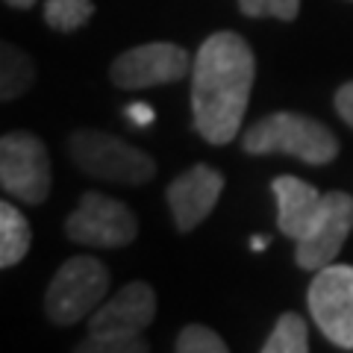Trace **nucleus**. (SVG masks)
<instances>
[{
    "label": "nucleus",
    "mask_w": 353,
    "mask_h": 353,
    "mask_svg": "<svg viewBox=\"0 0 353 353\" xmlns=\"http://www.w3.org/2000/svg\"><path fill=\"white\" fill-rule=\"evenodd\" d=\"M0 97L9 103L15 101V97H21L30 88V83L36 80V65H32V59L27 57L21 48H15V44L3 41V48H0Z\"/></svg>",
    "instance_id": "nucleus-14"
},
{
    "label": "nucleus",
    "mask_w": 353,
    "mask_h": 353,
    "mask_svg": "<svg viewBox=\"0 0 353 353\" xmlns=\"http://www.w3.org/2000/svg\"><path fill=\"white\" fill-rule=\"evenodd\" d=\"M265 245H268V239H265V236H256V239H253V250H265Z\"/></svg>",
    "instance_id": "nucleus-22"
},
{
    "label": "nucleus",
    "mask_w": 353,
    "mask_h": 353,
    "mask_svg": "<svg viewBox=\"0 0 353 353\" xmlns=\"http://www.w3.org/2000/svg\"><path fill=\"white\" fill-rule=\"evenodd\" d=\"M241 150L250 157L285 153L306 165H327L339 157L336 132L301 112H271L250 124L241 136Z\"/></svg>",
    "instance_id": "nucleus-3"
},
{
    "label": "nucleus",
    "mask_w": 353,
    "mask_h": 353,
    "mask_svg": "<svg viewBox=\"0 0 353 353\" xmlns=\"http://www.w3.org/2000/svg\"><path fill=\"white\" fill-rule=\"evenodd\" d=\"M109 271L97 256H71L53 274L44 292V315L59 327H71L94 312L106 301Z\"/></svg>",
    "instance_id": "nucleus-5"
},
{
    "label": "nucleus",
    "mask_w": 353,
    "mask_h": 353,
    "mask_svg": "<svg viewBox=\"0 0 353 353\" xmlns=\"http://www.w3.org/2000/svg\"><path fill=\"white\" fill-rule=\"evenodd\" d=\"M353 227V197L345 192L321 194L318 212L309 221L303 236L294 241V262L303 271H318L336 262L341 245L347 241Z\"/></svg>",
    "instance_id": "nucleus-10"
},
{
    "label": "nucleus",
    "mask_w": 353,
    "mask_h": 353,
    "mask_svg": "<svg viewBox=\"0 0 353 353\" xmlns=\"http://www.w3.org/2000/svg\"><path fill=\"white\" fill-rule=\"evenodd\" d=\"M174 350L180 353H227V341L221 339L215 330L203 324H189L180 330V336L174 341Z\"/></svg>",
    "instance_id": "nucleus-17"
},
{
    "label": "nucleus",
    "mask_w": 353,
    "mask_h": 353,
    "mask_svg": "<svg viewBox=\"0 0 353 353\" xmlns=\"http://www.w3.org/2000/svg\"><path fill=\"white\" fill-rule=\"evenodd\" d=\"M309 315L341 350H353V265L330 262L309 283Z\"/></svg>",
    "instance_id": "nucleus-7"
},
{
    "label": "nucleus",
    "mask_w": 353,
    "mask_h": 353,
    "mask_svg": "<svg viewBox=\"0 0 353 353\" xmlns=\"http://www.w3.org/2000/svg\"><path fill=\"white\" fill-rule=\"evenodd\" d=\"M65 236L85 248H124L139 236L132 209L101 192H85L65 218Z\"/></svg>",
    "instance_id": "nucleus-8"
},
{
    "label": "nucleus",
    "mask_w": 353,
    "mask_h": 353,
    "mask_svg": "<svg viewBox=\"0 0 353 353\" xmlns=\"http://www.w3.org/2000/svg\"><path fill=\"white\" fill-rule=\"evenodd\" d=\"M256 59L250 44L233 30L212 32L192 65L194 130L209 145H230L245 121Z\"/></svg>",
    "instance_id": "nucleus-1"
},
{
    "label": "nucleus",
    "mask_w": 353,
    "mask_h": 353,
    "mask_svg": "<svg viewBox=\"0 0 353 353\" xmlns=\"http://www.w3.org/2000/svg\"><path fill=\"white\" fill-rule=\"evenodd\" d=\"M194 59L189 50L171 41H150L139 48L124 50L109 68V80L118 88L136 92V88H153L180 83L185 74H192Z\"/></svg>",
    "instance_id": "nucleus-9"
},
{
    "label": "nucleus",
    "mask_w": 353,
    "mask_h": 353,
    "mask_svg": "<svg viewBox=\"0 0 353 353\" xmlns=\"http://www.w3.org/2000/svg\"><path fill=\"white\" fill-rule=\"evenodd\" d=\"M157 318V292L148 283H130L88 318V336L77 345L80 353H145V330Z\"/></svg>",
    "instance_id": "nucleus-2"
},
{
    "label": "nucleus",
    "mask_w": 353,
    "mask_h": 353,
    "mask_svg": "<svg viewBox=\"0 0 353 353\" xmlns=\"http://www.w3.org/2000/svg\"><path fill=\"white\" fill-rule=\"evenodd\" d=\"M221 192H224V174L212 165H192L189 171L174 176L168 192V209L180 233H192L197 224H203L215 209Z\"/></svg>",
    "instance_id": "nucleus-11"
},
{
    "label": "nucleus",
    "mask_w": 353,
    "mask_h": 353,
    "mask_svg": "<svg viewBox=\"0 0 353 353\" xmlns=\"http://www.w3.org/2000/svg\"><path fill=\"white\" fill-rule=\"evenodd\" d=\"M241 15L248 18H280L294 21L301 12V0H239Z\"/></svg>",
    "instance_id": "nucleus-18"
},
{
    "label": "nucleus",
    "mask_w": 353,
    "mask_h": 353,
    "mask_svg": "<svg viewBox=\"0 0 353 353\" xmlns=\"http://www.w3.org/2000/svg\"><path fill=\"white\" fill-rule=\"evenodd\" d=\"M309 350V327L297 312H283L274 324L262 353H306Z\"/></svg>",
    "instance_id": "nucleus-15"
},
{
    "label": "nucleus",
    "mask_w": 353,
    "mask_h": 353,
    "mask_svg": "<svg viewBox=\"0 0 353 353\" xmlns=\"http://www.w3.org/2000/svg\"><path fill=\"white\" fill-rule=\"evenodd\" d=\"M6 6H12V9H32L36 6V0H3Z\"/></svg>",
    "instance_id": "nucleus-21"
},
{
    "label": "nucleus",
    "mask_w": 353,
    "mask_h": 353,
    "mask_svg": "<svg viewBox=\"0 0 353 353\" xmlns=\"http://www.w3.org/2000/svg\"><path fill=\"white\" fill-rule=\"evenodd\" d=\"M68 157L83 174L106 183L145 185L157 174V162L145 150L103 130H74L68 136Z\"/></svg>",
    "instance_id": "nucleus-4"
},
{
    "label": "nucleus",
    "mask_w": 353,
    "mask_h": 353,
    "mask_svg": "<svg viewBox=\"0 0 353 353\" xmlns=\"http://www.w3.org/2000/svg\"><path fill=\"white\" fill-rule=\"evenodd\" d=\"M271 192L277 197V227L285 239L297 241L303 236V230L309 227V221L318 212L321 194L315 185H309L303 180H297L292 174H283L271 183Z\"/></svg>",
    "instance_id": "nucleus-12"
},
{
    "label": "nucleus",
    "mask_w": 353,
    "mask_h": 353,
    "mask_svg": "<svg viewBox=\"0 0 353 353\" xmlns=\"http://www.w3.org/2000/svg\"><path fill=\"white\" fill-rule=\"evenodd\" d=\"M336 112L341 115L345 124L353 127V80L350 83H341V88L336 92Z\"/></svg>",
    "instance_id": "nucleus-19"
},
{
    "label": "nucleus",
    "mask_w": 353,
    "mask_h": 353,
    "mask_svg": "<svg viewBox=\"0 0 353 353\" xmlns=\"http://www.w3.org/2000/svg\"><path fill=\"white\" fill-rule=\"evenodd\" d=\"M0 185L9 197L30 206L48 201L53 185L50 153L39 136L15 130L0 139Z\"/></svg>",
    "instance_id": "nucleus-6"
},
{
    "label": "nucleus",
    "mask_w": 353,
    "mask_h": 353,
    "mask_svg": "<svg viewBox=\"0 0 353 353\" xmlns=\"http://www.w3.org/2000/svg\"><path fill=\"white\" fill-rule=\"evenodd\" d=\"M124 115H127L136 127H150L153 121H157V112H153V109H150L148 103H130Z\"/></svg>",
    "instance_id": "nucleus-20"
},
{
    "label": "nucleus",
    "mask_w": 353,
    "mask_h": 353,
    "mask_svg": "<svg viewBox=\"0 0 353 353\" xmlns=\"http://www.w3.org/2000/svg\"><path fill=\"white\" fill-rule=\"evenodd\" d=\"M94 15L92 0H48L44 3V21L57 32H74L85 27Z\"/></svg>",
    "instance_id": "nucleus-16"
},
{
    "label": "nucleus",
    "mask_w": 353,
    "mask_h": 353,
    "mask_svg": "<svg viewBox=\"0 0 353 353\" xmlns=\"http://www.w3.org/2000/svg\"><path fill=\"white\" fill-rule=\"evenodd\" d=\"M32 245L30 221L9 201L0 203V268H12L27 256Z\"/></svg>",
    "instance_id": "nucleus-13"
}]
</instances>
